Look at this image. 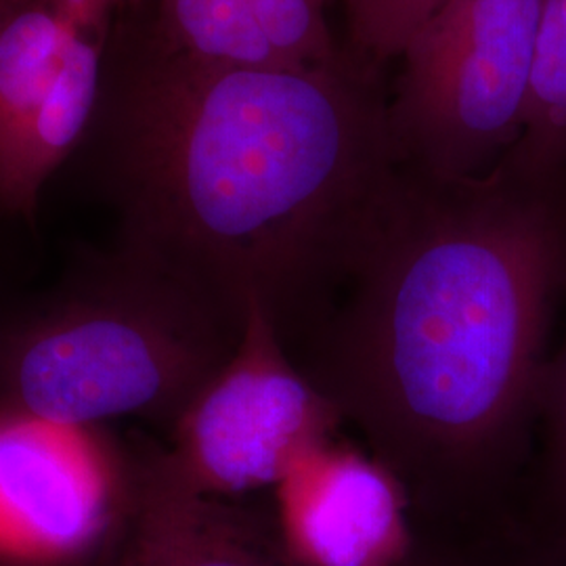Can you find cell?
I'll list each match as a JSON object with an SVG mask.
<instances>
[{
	"label": "cell",
	"instance_id": "obj_1",
	"mask_svg": "<svg viewBox=\"0 0 566 566\" xmlns=\"http://www.w3.org/2000/svg\"><path fill=\"white\" fill-rule=\"evenodd\" d=\"M124 254L243 324L261 301L292 355L380 223L405 164L380 70L208 67L149 41L105 102Z\"/></svg>",
	"mask_w": 566,
	"mask_h": 566
},
{
	"label": "cell",
	"instance_id": "obj_2",
	"mask_svg": "<svg viewBox=\"0 0 566 566\" xmlns=\"http://www.w3.org/2000/svg\"><path fill=\"white\" fill-rule=\"evenodd\" d=\"M566 294V177L403 168L338 296L292 359L407 495H470L537 416Z\"/></svg>",
	"mask_w": 566,
	"mask_h": 566
},
{
	"label": "cell",
	"instance_id": "obj_3",
	"mask_svg": "<svg viewBox=\"0 0 566 566\" xmlns=\"http://www.w3.org/2000/svg\"><path fill=\"white\" fill-rule=\"evenodd\" d=\"M240 332L217 304L124 254L118 275L4 340L0 407L76 428L124 416L172 428Z\"/></svg>",
	"mask_w": 566,
	"mask_h": 566
},
{
	"label": "cell",
	"instance_id": "obj_4",
	"mask_svg": "<svg viewBox=\"0 0 566 566\" xmlns=\"http://www.w3.org/2000/svg\"><path fill=\"white\" fill-rule=\"evenodd\" d=\"M544 0H447L405 44L388 122L407 168L472 179L525 130Z\"/></svg>",
	"mask_w": 566,
	"mask_h": 566
},
{
	"label": "cell",
	"instance_id": "obj_5",
	"mask_svg": "<svg viewBox=\"0 0 566 566\" xmlns=\"http://www.w3.org/2000/svg\"><path fill=\"white\" fill-rule=\"evenodd\" d=\"M344 424L338 407L290 357L271 313L252 298L233 355L170 428L158 462L214 500L275 489Z\"/></svg>",
	"mask_w": 566,
	"mask_h": 566
},
{
	"label": "cell",
	"instance_id": "obj_6",
	"mask_svg": "<svg viewBox=\"0 0 566 566\" xmlns=\"http://www.w3.org/2000/svg\"><path fill=\"white\" fill-rule=\"evenodd\" d=\"M135 493L99 428L0 407V565L70 566L120 537Z\"/></svg>",
	"mask_w": 566,
	"mask_h": 566
},
{
	"label": "cell",
	"instance_id": "obj_7",
	"mask_svg": "<svg viewBox=\"0 0 566 566\" xmlns=\"http://www.w3.org/2000/svg\"><path fill=\"white\" fill-rule=\"evenodd\" d=\"M103 25L61 0H21L0 23V208L32 221L42 187L95 120Z\"/></svg>",
	"mask_w": 566,
	"mask_h": 566
},
{
	"label": "cell",
	"instance_id": "obj_8",
	"mask_svg": "<svg viewBox=\"0 0 566 566\" xmlns=\"http://www.w3.org/2000/svg\"><path fill=\"white\" fill-rule=\"evenodd\" d=\"M273 491L280 539L294 565H405L409 495L369 451L334 437Z\"/></svg>",
	"mask_w": 566,
	"mask_h": 566
},
{
	"label": "cell",
	"instance_id": "obj_9",
	"mask_svg": "<svg viewBox=\"0 0 566 566\" xmlns=\"http://www.w3.org/2000/svg\"><path fill=\"white\" fill-rule=\"evenodd\" d=\"M114 566H296L254 518L179 485L156 451L135 464V493Z\"/></svg>",
	"mask_w": 566,
	"mask_h": 566
},
{
	"label": "cell",
	"instance_id": "obj_10",
	"mask_svg": "<svg viewBox=\"0 0 566 566\" xmlns=\"http://www.w3.org/2000/svg\"><path fill=\"white\" fill-rule=\"evenodd\" d=\"M151 39L166 51L208 67H294L266 39L250 0H160Z\"/></svg>",
	"mask_w": 566,
	"mask_h": 566
},
{
	"label": "cell",
	"instance_id": "obj_11",
	"mask_svg": "<svg viewBox=\"0 0 566 566\" xmlns=\"http://www.w3.org/2000/svg\"><path fill=\"white\" fill-rule=\"evenodd\" d=\"M531 181L566 177V0H544L525 130L497 164Z\"/></svg>",
	"mask_w": 566,
	"mask_h": 566
},
{
	"label": "cell",
	"instance_id": "obj_12",
	"mask_svg": "<svg viewBox=\"0 0 566 566\" xmlns=\"http://www.w3.org/2000/svg\"><path fill=\"white\" fill-rule=\"evenodd\" d=\"M348 51L374 67L399 60L405 44L447 0H343Z\"/></svg>",
	"mask_w": 566,
	"mask_h": 566
},
{
	"label": "cell",
	"instance_id": "obj_13",
	"mask_svg": "<svg viewBox=\"0 0 566 566\" xmlns=\"http://www.w3.org/2000/svg\"><path fill=\"white\" fill-rule=\"evenodd\" d=\"M250 4L266 39L287 65H325L346 53L329 30L327 0H250Z\"/></svg>",
	"mask_w": 566,
	"mask_h": 566
},
{
	"label": "cell",
	"instance_id": "obj_14",
	"mask_svg": "<svg viewBox=\"0 0 566 566\" xmlns=\"http://www.w3.org/2000/svg\"><path fill=\"white\" fill-rule=\"evenodd\" d=\"M537 416L546 426L547 476L566 506V329L558 353L549 357Z\"/></svg>",
	"mask_w": 566,
	"mask_h": 566
},
{
	"label": "cell",
	"instance_id": "obj_15",
	"mask_svg": "<svg viewBox=\"0 0 566 566\" xmlns=\"http://www.w3.org/2000/svg\"><path fill=\"white\" fill-rule=\"evenodd\" d=\"M21 0H0V23L20 4Z\"/></svg>",
	"mask_w": 566,
	"mask_h": 566
},
{
	"label": "cell",
	"instance_id": "obj_16",
	"mask_svg": "<svg viewBox=\"0 0 566 566\" xmlns=\"http://www.w3.org/2000/svg\"><path fill=\"white\" fill-rule=\"evenodd\" d=\"M0 566H4V565H0Z\"/></svg>",
	"mask_w": 566,
	"mask_h": 566
}]
</instances>
